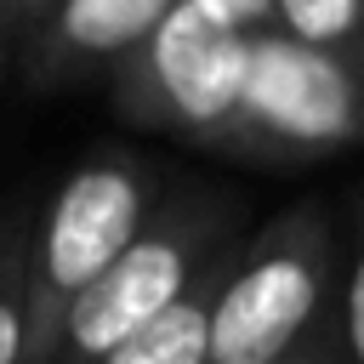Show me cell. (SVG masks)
<instances>
[{"label": "cell", "mask_w": 364, "mask_h": 364, "mask_svg": "<svg viewBox=\"0 0 364 364\" xmlns=\"http://www.w3.org/2000/svg\"><path fill=\"white\" fill-rule=\"evenodd\" d=\"M341 301V228L324 199L273 216L228 267L210 307V364H290Z\"/></svg>", "instance_id": "cell-1"}, {"label": "cell", "mask_w": 364, "mask_h": 364, "mask_svg": "<svg viewBox=\"0 0 364 364\" xmlns=\"http://www.w3.org/2000/svg\"><path fill=\"white\" fill-rule=\"evenodd\" d=\"M358 142H364V57L301 46L279 28H256L233 154L256 165H313Z\"/></svg>", "instance_id": "cell-2"}, {"label": "cell", "mask_w": 364, "mask_h": 364, "mask_svg": "<svg viewBox=\"0 0 364 364\" xmlns=\"http://www.w3.org/2000/svg\"><path fill=\"white\" fill-rule=\"evenodd\" d=\"M228 250H233L228 222L210 205H182V210L148 222V233L57 318L63 358L68 364L114 358L131 336H142L154 318H165L193 284H205Z\"/></svg>", "instance_id": "cell-3"}, {"label": "cell", "mask_w": 364, "mask_h": 364, "mask_svg": "<svg viewBox=\"0 0 364 364\" xmlns=\"http://www.w3.org/2000/svg\"><path fill=\"white\" fill-rule=\"evenodd\" d=\"M245 85H250V34L182 0L159 23V34L136 51L131 108L165 119L188 142H210L233 154L245 119Z\"/></svg>", "instance_id": "cell-4"}, {"label": "cell", "mask_w": 364, "mask_h": 364, "mask_svg": "<svg viewBox=\"0 0 364 364\" xmlns=\"http://www.w3.org/2000/svg\"><path fill=\"white\" fill-rule=\"evenodd\" d=\"M142 233H148V176L136 165L102 159L74 171L51 205L46 245H40L46 296L68 313V301L85 296Z\"/></svg>", "instance_id": "cell-5"}, {"label": "cell", "mask_w": 364, "mask_h": 364, "mask_svg": "<svg viewBox=\"0 0 364 364\" xmlns=\"http://www.w3.org/2000/svg\"><path fill=\"white\" fill-rule=\"evenodd\" d=\"M176 6L182 0H63L57 6V46L80 63L136 57Z\"/></svg>", "instance_id": "cell-6"}, {"label": "cell", "mask_w": 364, "mask_h": 364, "mask_svg": "<svg viewBox=\"0 0 364 364\" xmlns=\"http://www.w3.org/2000/svg\"><path fill=\"white\" fill-rule=\"evenodd\" d=\"M233 256H239V250H228L205 284H193L165 318H154L142 336H131V341H125L114 358H102V364H210V307H216V290H222Z\"/></svg>", "instance_id": "cell-7"}, {"label": "cell", "mask_w": 364, "mask_h": 364, "mask_svg": "<svg viewBox=\"0 0 364 364\" xmlns=\"http://www.w3.org/2000/svg\"><path fill=\"white\" fill-rule=\"evenodd\" d=\"M273 28L301 46L364 57V0H273Z\"/></svg>", "instance_id": "cell-8"}, {"label": "cell", "mask_w": 364, "mask_h": 364, "mask_svg": "<svg viewBox=\"0 0 364 364\" xmlns=\"http://www.w3.org/2000/svg\"><path fill=\"white\" fill-rule=\"evenodd\" d=\"M336 330L347 364H364V182L341 205V301H336Z\"/></svg>", "instance_id": "cell-9"}, {"label": "cell", "mask_w": 364, "mask_h": 364, "mask_svg": "<svg viewBox=\"0 0 364 364\" xmlns=\"http://www.w3.org/2000/svg\"><path fill=\"white\" fill-rule=\"evenodd\" d=\"M193 6L216 11L222 23H233V28H245V34H256V28H273V0H193Z\"/></svg>", "instance_id": "cell-10"}, {"label": "cell", "mask_w": 364, "mask_h": 364, "mask_svg": "<svg viewBox=\"0 0 364 364\" xmlns=\"http://www.w3.org/2000/svg\"><path fill=\"white\" fill-rule=\"evenodd\" d=\"M0 364H23V307L0 296Z\"/></svg>", "instance_id": "cell-11"}, {"label": "cell", "mask_w": 364, "mask_h": 364, "mask_svg": "<svg viewBox=\"0 0 364 364\" xmlns=\"http://www.w3.org/2000/svg\"><path fill=\"white\" fill-rule=\"evenodd\" d=\"M23 11H51V6H63V0H17Z\"/></svg>", "instance_id": "cell-12"}]
</instances>
